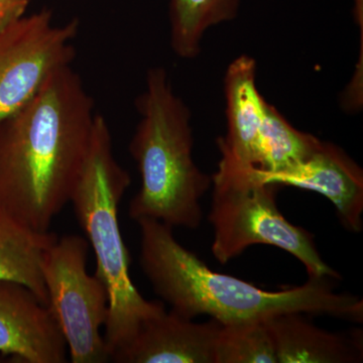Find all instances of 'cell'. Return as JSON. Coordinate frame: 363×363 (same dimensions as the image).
<instances>
[{
  "label": "cell",
  "instance_id": "obj_16",
  "mask_svg": "<svg viewBox=\"0 0 363 363\" xmlns=\"http://www.w3.org/2000/svg\"><path fill=\"white\" fill-rule=\"evenodd\" d=\"M215 363H278L264 320L221 324Z\"/></svg>",
  "mask_w": 363,
  "mask_h": 363
},
{
  "label": "cell",
  "instance_id": "obj_7",
  "mask_svg": "<svg viewBox=\"0 0 363 363\" xmlns=\"http://www.w3.org/2000/svg\"><path fill=\"white\" fill-rule=\"evenodd\" d=\"M79 21L56 25L50 9L23 16L0 33V123L23 108L52 74L71 66Z\"/></svg>",
  "mask_w": 363,
  "mask_h": 363
},
{
  "label": "cell",
  "instance_id": "obj_11",
  "mask_svg": "<svg viewBox=\"0 0 363 363\" xmlns=\"http://www.w3.org/2000/svg\"><path fill=\"white\" fill-rule=\"evenodd\" d=\"M255 78L257 63L247 55L238 57L227 68V135L217 140L220 152L253 168L257 167V140L267 102L257 90Z\"/></svg>",
  "mask_w": 363,
  "mask_h": 363
},
{
  "label": "cell",
  "instance_id": "obj_13",
  "mask_svg": "<svg viewBox=\"0 0 363 363\" xmlns=\"http://www.w3.org/2000/svg\"><path fill=\"white\" fill-rule=\"evenodd\" d=\"M56 240V234L33 230L0 206V281L23 284L48 305L42 262Z\"/></svg>",
  "mask_w": 363,
  "mask_h": 363
},
{
  "label": "cell",
  "instance_id": "obj_2",
  "mask_svg": "<svg viewBox=\"0 0 363 363\" xmlns=\"http://www.w3.org/2000/svg\"><path fill=\"white\" fill-rule=\"evenodd\" d=\"M136 223L142 271L155 293L179 316L193 320L207 315L228 325L295 312L362 322V298L334 292L327 279H309L305 285L276 292L262 290L212 271L177 241L171 226L150 219Z\"/></svg>",
  "mask_w": 363,
  "mask_h": 363
},
{
  "label": "cell",
  "instance_id": "obj_10",
  "mask_svg": "<svg viewBox=\"0 0 363 363\" xmlns=\"http://www.w3.org/2000/svg\"><path fill=\"white\" fill-rule=\"evenodd\" d=\"M221 323H195L164 311L147 320L125 347L112 357L119 363H215Z\"/></svg>",
  "mask_w": 363,
  "mask_h": 363
},
{
  "label": "cell",
  "instance_id": "obj_5",
  "mask_svg": "<svg viewBox=\"0 0 363 363\" xmlns=\"http://www.w3.org/2000/svg\"><path fill=\"white\" fill-rule=\"evenodd\" d=\"M218 169L212 176L210 223L214 238L211 250L222 264L247 248L267 245L297 257L310 279H338L337 272L322 259L309 231L286 220L277 207L278 185L264 183L253 167L220 152Z\"/></svg>",
  "mask_w": 363,
  "mask_h": 363
},
{
  "label": "cell",
  "instance_id": "obj_6",
  "mask_svg": "<svg viewBox=\"0 0 363 363\" xmlns=\"http://www.w3.org/2000/svg\"><path fill=\"white\" fill-rule=\"evenodd\" d=\"M89 248L82 236H62L48 248L42 262L48 305L73 363L111 362L101 334L108 316V293L104 281L87 272Z\"/></svg>",
  "mask_w": 363,
  "mask_h": 363
},
{
  "label": "cell",
  "instance_id": "obj_4",
  "mask_svg": "<svg viewBox=\"0 0 363 363\" xmlns=\"http://www.w3.org/2000/svg\"><path fill=\"white\" fill-rule=\"evenodd\" d=\"M130 183V174L114 157L108 123L96 113L89 152L70 203L94 252V274L108 293L104 340L111 360L145 322L166 311L161 301L143 297L130 274V253L119 227L118 207Z\"/></svg>",
  "mask_w": 363,
  "mask_h": 363
},
{
  "label": "cell",
  "instance_id": "obj_3",
  "mask_svg": "<svg viewBox=\"0 0 363 363\" xmlns=\"http://www.w3.org/2000/svg\"><path fill=\"white\" fill-rule=\"evenodd\" d=\"M135 106L140 119L128 150L142 186L130 203V218L197 229L203 219L200 201L211 187L212 177L193 160L190 109L174 92L164 68L147 71Z\"/></svg>",
  "mask_w": 363,
  "mask_h": 363
},
{
  "label": "cell",
  "instance_id": "obj_9",
  "mask_svg": "<svg viewBox=\"0 0 363 363\" xmlns=\"http://www.w3.org/2000/svg\"><path fill=\"white\" fill-rule=\"evenodd\" d=\"M255 171L264 183L323 195L333 203L345 228L351 233L362 230V169L334 143L321 140L306 159L278 173H264L257 168Z\"/></svg>",
  "mask_w": 363,
  "mask_h": 363
},
{
  "label": "cell",
  "instance_id": "obj_14",
  "mask_svg": "<svg viewBox=\"0 0 363 363\" xmlns=\"http://www.w3.org/2000/svg\"><path fill=\"white\" fill-rule=\"evenodd\" d=\"M240 0H169L171 45L182 59L201 52L205 33L238 16Z\"/></svg>",
  "mask_w": 363,
  "mask_h": 363
},
{
  "label": "cell",
  "instance_id": "obj_8",
  "mask_svg": "<svg viewBox=\"0 0 363 363\" xmlns=\"http://www.w3.org/2000/svg\"><path fill=\"white\" fill-rule=\"evenodd\" d=\"M0 353L26 363H65L68 348L49 306L28 286L0 281Z\"/></svg>",
  "mask_w": 363,
  "mask_h": 363
},
{
  "label": "cell",
  "instance_id": "obj_12",
  "mask_svg": "<svg viewBox=\"0 0 363 363\" xmlns=\"http://www.w3.org/2000/svg\"><path fill=\"white\" fill-rule=\"evenodd\" d=\"M284 313L264 320L278 363H354L362 359V334L331 333L303 317Z\"/></svg>",
  "mask_w": 363,
  "mask_h": 363
},
{
  "label": "cell",
  "instance_id": "obj_18",
  "mask_svg": "<svg viewBox=\"0 0 363 363\" xmlns=\"http://www.w3.org/2000/svg\"><path fill=\"white\" fill-rule=\"evenodd\" d=\"M0 362H1V360H0Z\"/></svg>",
  "mask_w": 363,
  "mask_h": 363
},
{
  "label": "cell",
  "instance_id": "obj_17",
  "mask_svg": "<svg viewBox=\"0 0 363 363\" xmlns=\"http://www.w3.org/2000/svg\"><path fill=\"white\" fill-rule=\"evenodd\" d=\"M30 0H0V33L25 16Z\"/></svg>",
  "mask_w": 363,
  "mask_h": 363
},
{
  "label": "cell",
  "instance_id": "obj_15",
  "mask_svg": "<svg viewBox=\"0 0 363 363\" xmlns=\"http://www.w3.org/2000/svg\"><path fill=\"white\" fill-rule=\"evenodd\" d=\"M321 140L296 130L272 104L264 105L257 140V167L264 173H278L306 159Z\"/></svg>",
  "mask_w": 363,
  "mask_h": 363
},
{
  "label": "cell",
  "instance_id": "obj_1",
  "mask_svg": "<svg viewBox=\"0 0 363 363\" xmlns=\"http://www.w3.org/2000/svg\"><path fill=\"white\" fill-rule=\"evenodd\" d=\"M94 100L71 66L52 74L0 123V206L23 225L50 231L71 202L89 152Z\"/></svg>",
  "mask_w": 363,
  "mask_h": 363
}]
</instances>
